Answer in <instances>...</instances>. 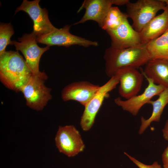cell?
<instances>
[{
  "label": "cell",
  "mask_w": 168,
  "mask_h": 168,
  "mask_svg": "<svg viewBox=\"0 0 168 168\" xmlns=\"http://www.w3.org/2000/svg\"><path fill=\"white\" fill-rule=\"evenodd\" d=\"M105 72L111 78L117 71L124 67H132L138 69L151 58L146 44L125 49H117L110 47L105 51Z\"/></svg>",
  "instance_id": "cell-1"
},
{
  "label": "cell",
  "mask_w": 168,
  "mask_h": 168,
  "mask_svg": "<svg viewBox=\"0 0 168 168\" xmlns=\"http://www.w3.org/2000/svg\"><path fill=\"white\" fill-rule=\"evenodd\" d=\"M32 75L18 51H6L0 55V80L8 88L20 91Z\"/></svg>",
  "instance_id": "cell-2"
},
{
  "label": "cell",
  "mask_w": 168,
  "mask_h": 168,
  "mask_svg": "<svg viewBox=\"0 0 168 168\" xmlns=\"http://www.w3.org/2000/svg\"><path fill=\"white\" fill-rule=\"evenodd\" d=\"M36 38V35L33 31L31 33L24 34L19 38V42L12 41L11 45H14L17 51H20L22 53L32 75L45 80L48 77L44 71H40L39 64L42 55L49 49V47H39L37 44Z\"/></svg>",
  "instance_id": "cell-3"
},
{
  "label": "cell",
  "mask_w": 168,
  "mask_h": 168,
  "mask_svg": "<svg viewBox=\"0 0 168 168\" xmlns=\"http://www.w3.org/2000/svg\"><path fill=\"white\" fill-rule=\"evenodd\" d=\"M126 5L128 17L132 20L133 27L139 33L159 11L164 10L166 6L162 0H138L135 2L129 1Z\"/></svg>",
  "instance_id": "cell-4"
},
{
  "label": "cell",
  "mask_w": 168,
  "mask_h": 168,
  "mask_svg": "<svg viewBox=\"0 0 168 168\" xmlns=\"http://www.w3.org/2000/svg\"><path fill=\"white\" fill-rule=\"evenodd\" d=\"M45 81L32 75L20 90L26 99V105L37 111L43 110L52 98L51 89L45 86Z\"/></svg>",
  "instance_id": "cell-5"
},
{
  "label": "cell",
  "mask_w": 168,
  "mask_h": 168,
  "mask_svg": "<svg viewBox=\"0 0 168 168\" xmlns=\"http://www.w3.org/2000/svg\"><path fill=\"white\" fill-rule=\"evenodd\" d=\"M118 83V76L116 74L105 84L100 86L94 97L84 106L80 121V126L83 131H87L92 127L105 99L109 96V93L114 89Z\"/></svg>",
  "instance_id": "cell-6"
},
{
  "label": "cell",
  "mask_w": 168,
  "mask_h": 168,
  "mask_svg": "<svg viewBox=\"0 0 168 168\" xmlns=\"http://www.w3.org/2000/svg\"><path fill=\"white\" fill-rule=\"evenodd\" d=\"M55 141L59 151L69 157L76 156L85 147L79 132L72 125L59 126Z\"/></svg>",
  "instance_id": "cell-7"
},
{
  "label": "cell",
  "mask_w": 168,
  "mask_h": 168,
  "mask_svg": "<svg viewBox=\"0 0 168 168\" xmlns=\"http://www.w3.org/2000/svg\"><path fill=\"white\" fill-rule=\"evenodd\" d=\"M70 27L69 25H66L63 28H57L48 34L37 37V42L45 44L49 47L58 45L67 47L78 45L87 47L98 45L97 41L89 40L71 34L69 32Z\"/></svg>",
  "instance_id": "cell-8"
},
{
  "label": "cell",
  "mask_w": 168,
  "mask_h": 168,
  "mask_svg": "<svg viewBox=\"0 0 168 168\" xmlns=\"http://www.w3.org/2000/svg\"><path fill=\"white\" fill-rule=\"evenodd\" d=\"M40 1L24 0L21 5L16 8L15 13L23 11L29 15L33 21V31L37 37L48 34L57 28L50 22L47 9L40 7L39 4Z\"/></svg>",
  "instance_id": "cell-9"
},
{
  "label": "cell",
  "mask_w": 168,
  "mask_h": 168,
  "mask_svg": "<svg viewBox=\"0 0 168 168\" xmlns=\"http://www.w3.org/2000/svg\"><path fill=\"white\" fill-rule=\"evenodd\" d=\"M144 77L147 81L148 85L142 94L125 100H122L119 97L114 100L116 105L134 116L137 115L141 108L147 104L153 97L158 96L165 88L161 86L155 84L151 79Z\"/></svg>",
  "instance_id": "cell-10"
},
{
  "label": "cell",
  "mask_w": 168,
  "mask_h": 168,
  "mask_svg": "<svg viewBox=\"0 0 168 168\" xmlns=\"http://www.w3.org/2000/svg\"><path fill=\"white\" fill-rule=\"evenodd\" d=\"M116 74L118 76L119 83V93L122 97L127 100L137 95L144 77L141 72L135 68L127 67L120 68Z\"/></svg>",
  "instance_id": "cell-11"
},
{
  "label": "cell",
  "mask_w": 168,
  "mask_h": 168,
  "mask_svg": "<svg viewBox=\"0 0 168 168\" xmlns=\"http://www.w3.org/2000/svg\"><path fill=\"white\" fill-rule=\"evenodd\" d=\"M106 31L111 39V47L113 48L125 49L142 44L139 33L130 25L127 18L116 28Z\"/></svg>",
  "instance_id": "cell-12"
},
{
  "label": "cell",
  "mask_w": 168,
  "mask_h": 168,
  "mask_svg": "<svg viewBox=\"0 0 168 168\" xmlns=\"http://www.w3.org/2000/svg\"><path fill=\"white\" fill-rule=\"evenodd\" d=\"M100 86L86 81L70 83L62 90L61 97L64 101L74 100L85 106L92 99Z\"/></svg>",
  "instance_id": "cell-13"
},
{
  "label": "cell",
  "mask_w": 168,
  "mask_h": 168,
  "mask_svg": "<svg viewBox=\"0 0 168 168\" xmlns=\"http://www.w3.org/2000/svg\"><path fill=\"white\" fill-rule=\"evenodd\" d=\"M112 5V0H84L77 12L85 8V14L80 21L73 25L93 20L97 22L101 27L105 17Z\"/></svg>",
  "instance_id": "cell-14"
},
{
  "label": "cell",
  "mask_w": 168,
  "mask_h": 168,
  "mask_svg": "<svg viewBox=\"0 0 168 168\" xmlns=\"http://www.w3.org/2000/svg\"><path fill=\"white\" fill-rule=\"evenodd\" d=\"M161 14L156 16L139 33L142 44H146L159 37L168 29V6Z\"/></svg>",
  "instance_id": "cell-15"
},
{
  "label": "cell",
  "mask_w": 168,
  "mask_h": 168,
  "mask_svg": "<svg viewBox=\"0 0 168 168\" xmlns=\"http://www.w3.org/2000/svg\"><path fill=\"white\" fill-rule=\"evenodd\" d=\"M141 71L144 77L151 79L156 84L168 88V60L151 59Z\"/></svg>",
  "instance_id": "cell-16"
},
{
  "label": "cell",
  "mask_w": 168,
  "mask_h": 168,
  "mask_svg": "<svg viewBox=\"0 0 168 168\" xmlns=\"http://www.w3.org/2000/svg\"><path fill=\"white\" fill-rule=\"evenodd\" d=\"M158 96L156 100H151L148 102L147 104L152 105V113L147 119L141 117V125L138 132L139 134H142L152 122L160 121L163 110L168 104V88H165Z\"/></svg>",
  "instance_id": "cell-17"
},
{
  "label": "cell",
  "mask_w": 168,
  "mask_h": 168,
  "mask_svg": "<svg viewBox=\"0 0 168 168\" xmlns=\"http://www.w3.org/2000/svg\"><path fill=\"white\" fill-rule=\"evenodd\" d=\"M151 59L168 60V29L159 37L146 44Z\"/></svg>",
  "instance_id": "cell-18"
},
{
  "label": "cell",
  "mask_w": 168,
  "mask_h": 168,
  "mask_svg": "<svg viewBox=\"0 0 168 168\" xmlns=\"http://www.w3.org/2000/svg\"><path fill=\"white\" fill-rule=\"evenodd\" d=\"M128 17L116 7H112L105 17L101 28L106 31L115 29Z\"/></svg>",
  "instance_id": "cell-19"
},
{
  "label": "cell",
  "mask_w": 168,
  "mask_h": 168,
  "mask_svg": "<svg viewBox=\"0 0 168 168\" xmlns=\"http://www.w3.org/2000/svg\"><path fill=\"white\" fill-rule=\"evenodd\" d=\"M14 33L10 23H1L0 25V55L5 52L6 47L11 44L10 38Z\"/></svg>",
  "instance_id": "cell-20"
},
{
  "label": "cell",
  "mask_w": 168,
  "mask_h": 168,
  "mask_svg": "<svg viewBox=\"0 0 168 168\" xmlns=\"http://www.w3.org/2000/svg\"><path fill=\"white\" fill-rule=\"evenodd\" d=\"M124 153L138 168H163L157 161L154 162L152 165H147L138 161L135 158L128 154L126 152H124Z\"/></svg>",
  "instance_id": "cell-21"
},
{
  "label": "cell",
  "mask_w": 168,
  "mask_h": 168,
  "mask_svg": "<svg viewBox=\"0 0 168 168\" xmlns=\"http://www.w3.org/2000/svg\"><path fill=\"white\" fill-rule=\"evenodd\" d=\"M161 158L163 168H168V146L163 152Z\"/></svg>",
  "instance_id": "cell-22"
},
{
  "label": "cell",
  "mask_w": 168,
  "mask_h": 168,
  "mask_svg": "<svg viewBox=\"0 0 168 168\" xmlns=\"http://www.w3.org/2000/svg\"><path fill=\"white\" fill-rule=\"evenodd\" d=\"M162 131L163 138L165 140L168 141V119L166 121Z\"/></svg>",
  "instance_id": "cell-23"
},
{
  "label": "cell",
  "mask_w": 168,
  "mask_h": 168,
  "mask_svg": "<svg viewBox=\"0 0 168 168\" xmlns=\"http://www.w3.org/2000/svg\"><path fill=\"white\" fill-rule=\"evenodd\" d=\"M113 4L117 5H126L128 3L129 0H112Z\"/></svg>",
  "instance_id": "cell-24"
},
{
  "label": "cell",
  "mask_w": 168,
  "mask_h": 168,
  "mask_svg": "<svg viewBox=\"0 0 168 168\" xmlns=\"http://www.w3.org/2000/svg\"><path fill=\"white\" fill-rule=\"evenodd\" d=\"M166 4V5L168 6V0H162Z\"/></svg>",
  "instance_id": "cell-25"
}]
</instances>
